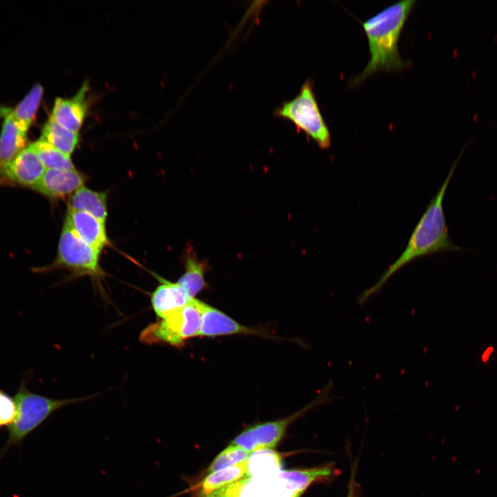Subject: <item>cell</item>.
I'll return each instance as SVG.
<instances>
[{
    "instance_id": "obj_1",
    "label": "cell",
    "mask_w": 497,
    "mask_h": 497,
    "mask_svg": "<svg viewBox=\"0 0 497 497\" xmlns=\"http://www.w3.org/2000/svg\"><path fill=\"white\" fill-rule=\"evenodd\" d=\"M467 145V144L464 146L459 156L452 164L445 180L415 226L404 251L373 286L360 294L357 299L359 305L364 304L370 298L377 294L396 272L411 262L439 252L463 251L462 248L454 244L449 237L443 210V200L449 182Z\"/></svg>"
},
{
    "instance_id": "obj_2",
    "label": "cell",
    "mask_w": 497,
    "mask_h": 497,
    "mask_svg": "<svg viewBox=\"0 0 497 497\" xmlns=\"http://www.w3.org/2000/svg\"><path fill=\"white\" fill-rule=\"evenodd\" d=\"M415 3V0L396 2L361 22L370 59L361 73L351 80V86L361 84L380 71H399L408 66L409 62L400 55L398 41Z\"/></svg>"
},
{
    "instance_id": "obj_3",
    "label": "cell",
    "mask_w": 497,
    "mask_h": 497,
    "mask_svg": "<svg viewBox=\"0 0 497 497\" xmlns=\"http://www.w3.org/2000/svg\"><path fill=\"white\" fill-rule=\"evenodd\" d=\"M27 376L23 377L14 398L17 405V416L8 426V435L0 450V459L10 447L20 445L23 439L41 425L51 414L62 407L89 400L99 393L84 397L55 399L30 391L27 386Z\"/></svg>"
},
{
    "instance_id": "obj_4",
    "label": "cell",
    "mask_w": 497,
    "mask_h": 497,
    "mask_svg": "<svg viewBox=\"0 0 497 497\" xmlns=\"http://www.w3.org/2000/svg\"><path fill=\"white\" fill-rule=\"evenodd\" d=\"M313 80L307 79L293 99L283 102L274 110V115L289 120L299 130L313 140L320 148L331 146L329 127L324 119L315 95Z\"/></svg>"
},
{
    "instance_id": "obj_5",
    "label": "cell",
    "mask_w": 497,
    "mask_h": 497,
    "mask_svg": "<svg viewBox=\"0 0 497 497\" xmlns=\"http://www.w3.org/2000/svg\"><path fill=\"white\" fill-rule=\"evenodd\" d=\"M101 251L83 242L64 222L60 234L55 260L38 272L66 269L70 277L88 276L97 283L104 277L99 264Z\"/></svg>"
},
{
    "instance_id": "obj_6",
    "label": "cell",
    "mask_w": 497,
    "mask_h": 497,
    "mask_svg": "<svg viewBox=\"0 0 497 497\" xmlns=\"http://www.w3.org/2000/svg\"><path fill=\"white\" fill-rule=\"evenodd\" d=\"M202 304V301L192 299L182 308L146 327L140 334V340L148 344L182 347L187 340L199 335Z\"/></svg>"
},
{
    "instance_id": "obj_7",
    "label": "cell",
    "mask_w": 497,
    "mask_h": 497,
    "mask_svg": "<svg viewBox=\"0 0 497 497\" xmlns=\"http://www.w3.org/2000/svg\"><path fill=\"white\" fill-rule=\"evenodd\" d=\"M236 334L273 338L267 331L243 325L217 308L202 302L201 327L198 336L213 338Z\"/></svg>"
},
{
    "instance_id": "obj_8",
    "label": "cell",
    "mask_w": 497,
    "mask_h": 497,
    "mask_svg": "<svg viewBox=\"0 0 497 497\" xmlns=\"http://www.w3.org/2000/svg\"><path fill=\"white\" fill-rule=\"evenodd\" d=\"M46 168L29 144L10 162L0 167V177L11 183L32 188Z\"/></svg>"
},
{
    "instance_id": "obj_9",
    "label": "cell",
    "mask_w": 497,
    "mask_h": 497,
    "mask_svg": "<svg viewBox=\"0 0 497 497\" xmlns=\"http://www.w3.org/2000/svg\"><path fill=\"white\" fill-rule=\"evenodd\" d=\"M85 181L84 175L76 169H46L32 188L50 199H61L72 195L84 186Z\"/></svg>"
},
{
    "instance_id": "obj_10",
    "label": "cell",
    "mask_w": 497,
    "mask_h": 497,
    "mask_svg": "<svg viewBox=\"0 0 497 497\" xmlns=\"http://www.w3.org/2000/svg\"><path fill=\"white\" fill-rule=\"evenodd\" d=\"M83 242L101 251L109 244L106 222L83 211L68 208L64 221Z\"/></svg>"
},
{
    "instance_id": "obj_11",
    "label": "cell",
    "mask_w": 497,
    "mask_h": 497,
    "mask_svg": "<svg viewBox=\"0 0 497 497\" xmlns=\"http://www.w3.org/2000/svg\"><path fill=\"white\" fill-rule=\"evenodd\" d=\"M159 284L150 295L153 309L162 319L188 304L192 299L177 282H172L155 273Z\"/></svg>"
},
{
    "instance_id": "obj_12",
    "label": "cell",
    "mask_w": 497,
    "mask_h": 497,
    "mask_svg": "<svg viewBox=\"0 0 497 497\" xmlns=\"http://www.w3.org/2000/svg\"><path fill=\"white\" fill-rule=\"evenodd\" d=\"M88 89V84L85 82L72 97H57L50 117L63 127L78 132L87 114L86 93Z\"/></svg>"
},
{
    "instance_id": "obj_13",
    "label": "cell",
    "mask_w": 497,
    "mask_h": 497,
    "mask_svg": "<svg viewBox=\"0 0 497 497\" xmlns=\"http://www.w3.org/2000/svg\"><path fill=\"white\" fill-rule=\"evenodd\" d=\"M340 474L334 464L302 470L282 471L277 478L282 485L293 492L303 493L311 484L315 482H331Z\"/></svg>"
},
{
    "instance_id": "obj_14",
    "label": "cell",
    "mask_w": 497,
    "mask_h": 497,
    "mask_svg": "<svg viewBox=\"0 0 497 497\" xmlns=\"http://www.w3.org/2000/svg\"><path fill=\"white\" fill-rule=\"evenodd\" d=\"M68 208L86 212L106 222L108 216L107 193L81 186L70 196Z\"/></svg>"
},
{
    "instance_id": "obj_15",
    "label": "cell",
    "mask_w": 497,
    "mask_h": 497,
    "mask_svg": "<svg viewBox=\"0 0 497 497\" xmlns=\"http://www.w3.org/2000/svg\"><path fill=\"white\" fill-rule=\"evenodd\" d=\"M26 143V133L20 130L9 114L5 117L0 135V167L14 158L27 146Z\"/></svg>"
},
{
    "instance_id": "obj_16",
    "label": "cell",
    "mask_w": 497,
    "mask_h": 497,
    "mask_svg": "<svg viewBox=\"0 0 497 497\" xmlns=\"http://www.w3.org/2000/svg\"><path fill=\"white\" fill-rule=\"evenodd\" d=\"M247 459L237 465L210 473L195 487L192 497H203L233 483L246 475Z\"/></svg>"
},
{
    "instance_id": "obj_17",
    "label": "cell",
    "mask_w": 497,
    "mask_h": 497,
    "mask_svg": "<svg viewBox=\"0 0 497 497\" xmlns=\"http://www.w3.org/2000/svg\"><path fill=\"white\" fill-rule=\"evenodd\" d=\"M185 271L177 280L192 298L206 287L205 273L207 264L199 260L193 249H188L184 257Z\"/></svg>"
},
{
    "instance_id": "obj_18",
    "label": "cell",
    "mask_w": 497,
    "mask_h": 497,
    "mask_svg": "<svg viewBox=\"0 0 497 497\" xmlns=\"http://www.w3.org/2000/svg\"><path fill=\"white\" fill-rule=\"evenodd\" d=\"M41 139L70 156L78 144L79 137L78 132L63 127L50 117L44 124Z\"/></svg>"
},
{
    "instance_id": "obj_19",
    "label": "cell",
    "mask_w": 497,
    "mask_h": 497,
    "mask_svg": "<svg viewBox=\"0 0 497 497\" xmlns=\"http://www.w3.org/2000/svg\"><path fill=\"white\" fill-rule=\"evenodd\" d=\"M43 94V88L36 84L12 110L10 115L20 130L26 133L31 126Z\"/></svg>"
},
{
    "instance_id": "obj_20",
    "label": "cell",
    "mask_w": 497,
    "mask_h": 497,
    "mask_svg": "<svg viewBox=\"0 0 497 497\" xmlns=\"http://www.w3.org/2000/svg\"><path fill=\"white\" fill-rule=\"evenodd\" d=\"M46 169H75L70 155L39 139L30 144Z\"/></svg>"
},
{
    "instance_id": "obj_21",
    "label": "cell",
    "mask_w": 497,
    "mask_h": 497,
    "mask_svg": "<svg viewBox=\"0 0 497 497\" xmlns=\"http://www.w3.org/2000/svg\"><path fill=\"white\" fill-rule=\"evenodd\" d=\"M249 454L244 449L231 444L215 457L207 471L212 473L237 465L248 459Z\"/></svg>"
},
{
    "instance_id": "obj_22",
    "label": "cell",
    "mask_w": 497,
    "mask_h": 497,
    "mask_svg": "<svg viewBox=\"0 0 497 497\" xmlns=\"http://www.w3.org/2000/svg\"><path fill=\"white\" fill-rule=\"evenodd\" d=\"M17 411L14 397L0 389V427L10 425L16 418Z\"/></svg>"
},
{
    "instance_id": "obj_23",
    "label": "cell",
    "mask_w": 497,
    "mask_h": 497,
    "mask_svg": "<svg viewBox=\"0 0 497 497\" xmlns=\"http://www.w3.org/2000/svg\"><path fill=\"white\" fill-rule=\"evenodd\" d=\"M245 480L236 481L203 497H238L240 491Z\"/></svg>"
},
{
    "instance_id": "obj_24",
    "label": "cell",
    "mask_w": 497,
    "mask_h": 497,
    "mask_svg": "<svg viewBox=\"0 0 497 497\" xmlns=\"http://www.w3.org/2000/svg\"><path fill=\"white\" fill-rule=\"evenodd\" d=\"M357 463L351 465V475L347 487L346 497H359L360 486L356 480Z\"/></svg>"
},
{
    "instance_id": "obj_25",
    "label": "cell",
    "mask_w": 497,
    "mask_h": 497,
    "mask_svg": "<svg viewBox=\"0 0 497 497\" xmlns=\"http://www.w3.org/2000/svg\"><path fill=\"white\" fill-rule=\"evenodd\" d=\"M12 109L10 107L0 104V117H7L12 112Z\"/></svg>"
},
{
    "instance_id": "obj_26",
    "label": "cell",
    "mask_w": 497,
    "mask_h": 497,
    "mask_svg": "<svg viewBox=\"0 0 497 497\" xmlns=\"http://www.w3.org/2000/svg\"><path fill=\"white\" fill-rule=\"evenodd\" d=\"M295 497H299V496H295Z\"/></svg>"
}]
</instances>
